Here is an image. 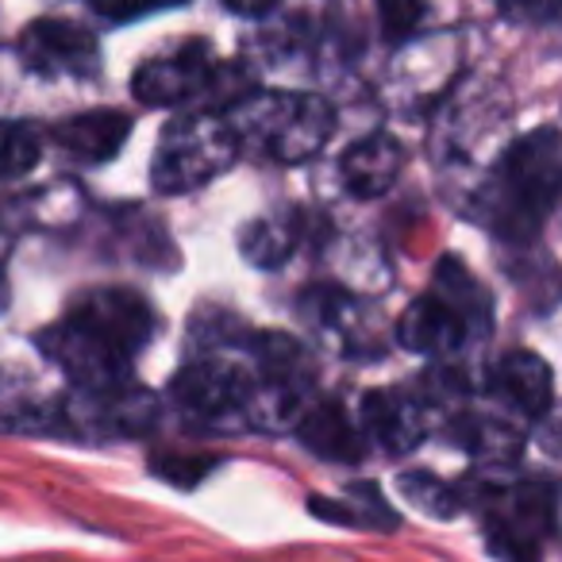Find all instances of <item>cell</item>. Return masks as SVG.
Here are the masks:
<instances>
[{
  "instance_id": "1",
  "label": "cell",
  "mask_w": 562,
  "mask_h": 562,
  "mask_svg": "<svg viewBox=\"0 0 562 562\" xmlns=\"http://www.w3.org/2000/svg\"><path fill=\"white\" fill-rule=\"evenodd\" d=\"M155 313L132 290H93L40 331V351L70 374L78 390L127 382V370L155 336Z\"/></svg>"
},
{
  "instance_id": "2",
  "label": "cell",
  "mask_w": 562,
  "mask_h": 562,
  "mask_svg": "<svg viewBox=\"0 0 562 562\" xmlns=\"http://www.w3.org/2000/svg\"><path fill=\"white\" fill-rule=\"evenodd\" d=\"M559 181L562 150L554 127H539V132L516 139L485 189L482 212L490 227L516 243L536 239L559 201Z\"/></svg>"
},
{
  "instance_id": "3",
  "label": "cell",
  "mask_w": 562,
  "mask_h": 562,
  "mask_svg": "<svg viewBox=\"0 0 562 562\" xmlns=\"http://www.w3.org/2000/svg\"><path fill=\"white\" fill-rule=\"evenodd\" d=\"M235 139L270 162L297 166L316 158L336 135V112L316 93H250L224 112Z\"/></svg>"
},
{
  "instance_id": "4",
  "label": "cell",
  "mask_w": 562,
  "mask_h": 562,
  "mask_svg": "<svg viewBox=\"0 0 562 562\" xmlns=\"http://www.w3.org/2000/svg\"><path fill=\"white\" fill-rule=\"evenodd\" d=\"M485 547L497 562H543L559 531L554 477H524L513 485H485L477 493Z\"/></svg>"
},
{
  "instance_id": "5",
  "label": "cell",
  "mask_w": 562,
  "mask_h": 562,
  "mask_svg": "<svg viewBox=\"0 0 562 562\" xmlns=\"http://www.w3.org/2000/svg\"><path fill=\"white\" fill-rule=\"evenodd\" d=\"M470 297H482L477 281L454 258H447L443 273H436V290L416 297L401 316V347L443 359V355H454L459 347H467V339H477L490 328V308H485V301L470 305Z\"/></svg>"
},
{
  "instance_id": "6",
  "label": "cell",
  "mask_w": 562,
  "mask_h": 562,
  "mask_svg": "<svg viewBox=\"0 0 562 562\" xmlns=\"http://www.w3.org/2000/svg\"><path fill=\"white\" fill-rule=\"evenodd\" d=\"M235 158H239V139L232 124L216 112H193V116H178L166 124L155 162H150V181L158 193L178 196L232 170Z\"/></svg>"
},
{
  "instance_id": "7",
  "label": "cell",
  "mask_w": 562,
  "mask_h": 562,
  "mask_svg": "<svg viewBox=\"0 0 562 562\" xmlns=\"http://www.w3.org/2000/svg\"><path fill=\"white\" fill-rule=\"evenodd\" d=\"M250 370L227 355H201L173 378V401L196 424L209 428H232L247 424Z\"/></svg>"
},
{
  "instance_id": "8",
  "label": "cell",
  "mask_w": 562,
  "mask_h": 562,
  "mask_svg": "<svg viewBox=\"0 0 562 562\" xmlns=\"http://www.w3.org/2000/svg\"><path fill=\"white\" fill-rule=\"evenodd\" d=\"M158 420V401L143 385L116 382L101 390H78L66 405V431L89 439L147 436Z\"/></svg>"
},
{
  "instance_id": "9",
  "label": "cell",
  "mask_w": 562,
  "mask_h": 562,
  "mask_svg": "<svg viewBox=\"0 0 562 562\" xmlns=\"http://www.w3.org/2000/svg\"><path fill=\"white\" fill-rule=\"evenodd\" d=\"M20 63L40 78H70L89 81L101 74V47L93 32L70 20H35L24 27L16 43Z\"/></svg>"
},
{
  "instance_id": "10",
  "label": "cell",
  "mask_w": 562,
  "mask_h": 562,
  "mask_svg": "<svg viewBox=\"0 0 562 562\" xmlns=\"http://www.w3.org/2000/svg\"><path fill=\"white\" fill-rule=\"evenodd\" d=\"M216 74L212 66V50L204 43H181V47L155 55L135 70L132 93L139 104L150 109H170V104H186L193 97L209 93V81Z\"/></svg>"
},
{
  "instance_id": "11",
  "label": "cell",
  "mask_w": 562,
  "mask_h": 562,
  "mask_svg": "<svg viewBox=\"0 0 562 562\" xmlns=\"http://www.w3.org/2000/svg\"><path fill=\"white\" fill-rule=\"evenodd\" d=\"M359 428L367 447L385 454H413L428 439V405L405 390H374L362 397Z\"/></svg>"
},
{
  "instance_id": "12",
  "label": "cell",
  "mask_w": 562,
  "mask_h": 562,
  "mask_svg": "<svg viewBox=\"0 0 562 562\" xmlns=\"http://www.w3.org/2000/svg\"><path fill=\"white\" fill-rule=\"evenodd\" d=\"M490 397L520 420H543L554 401V378L539 355L513 351L490 370Z\"/></svg>"
},
{
  "instance_id": "13",
  "label": "cell",
  "mask_w": 562,
  "mask_h": 562,
  "mask_svg": "<svg viewBox=\"0 0 562 562\" xmlns=\"http://www.w3.org/2000/svg\"><path fill=\"white\" fill-rule=\"evenodd\" d=\"M293 431H297L301 447L324 462H347V467H355V462H362L370 454L362 428L351 420V413L339 401L305 405V413L293 420Z\"/></svg>"
},
{
  "instance_id": "14",
  "label": "cell",
  "mask_w": 562,
  "mask_h": 562,
  "mask_svg": "<svg viewBox=\"0 0 562 562\" xmlns=\"http://www.w3.org/2000/svg\"><path fill=\"white\" fill-rule=\"evenodd\" d=\"M401 166H405L401 143L385 132H374V135L355 139L351 147L344 150L339 173H344L347 193L359 196V201H370V196H382L385 189H393Z\"/></svg>"
},
{
  "instance_id": "15",
  "label": "cell",
  "mask_w": 562,
  "mask_h": 562,
  "mask_svg": "<svg viewBox=\"0 0 562 562\" xmlns=\"http://www.w3.org/2000/svg\"><path fill=\"white\" fill-rule=\"evenodd\" d=\"M132 135V120L124 112H86V116L63 120V124L50 132V139L81 166H101L112 162L120 155V147Z\"/></svg>"
},
{
  "instance_id": "16",
  "label": "cell",
  "mask_w": 562,
  "mask_h": 562,
  "mask_svg": "<svg viewBox=\"0 0 562 562\" xmlns=\"http://www.w3.org/2000/svg\"><path fill=\"white\" fill-rule=\"evenodd\" d=\"M308 513L321 516L339 528H362V531H397L401 513L382 497L374 482H355L339 501L331 497H308Z\"/></svg>"
},
{
  "instance_id": "17",
  "label": "cell",
  "mask_w": 562,
  "mask_h": 562,
  "mask_svg": "<svg viewBox=\"0 0 562 562\" xmlns=\"http://www.w3.org/2000/svg\"><path fill=\"white\" fill-rule=\"evenodd\" d=\"M451 439L459 447H467L477 462H490V467H508L524 451V431L513 428L505 416L462 413L451 424Z\"/></svg>"
},
{
  "instance_id": "18",
  "label": "cell",
  "mask_w": 562,
  "mask_h": 562,
  "mask_svg": "<svg viewBox=\"0 0 562 562\" xmlns=\"http://www.w3.org/2000/svg\"><path fill=\"white\" fill-rule=\"evenodd\" d=\"M301 243V216L293 209L250 220L239 232V250L258 270H278Z\"/></svg>"
},
{
  "instance_id": "19",
  "label": "cell",
  "mask_w": 562,
  "mask_h": 562,
  "mask_svg": "<svg viewBox=\"0 0 562 562\" xmlns=\"http://www.w3.org/2000/svg\"><path fill=\"white\" fill-rule=\"evenodd\" d=\"M397 485L408 497V505L420 508L431 520H454V516L467 508V497H462L459 485L443 482V477L431 474V470H405V474L397 477Z\"/></svg>"
},
{
  "instance_id": "20",
  "label": "cell",
  "mask_w": 562,
  "mask_h": 562,
  "mask_svg": "<svg viewBox=\"0 0 562 562\" xmlns=\"http://www.w3.org/2000/svg\"><path fill=\"white\" fill-rule=\"evenodd\" d=\"M43 135L32 124H0V178H24L40 166Z\"/></svg>"
},
{
  "instance_id": "21",
  "label": "cell",
  "mask_w": 562,
  "mask_h": 562,
  "mask_svg": "<svg viewBox=\"0 0 562 562\" xmlns=\"http://www.w3.org/2000/svg\"><path fill=\"white\" fill-rule=\"evenodd\" d=\"M424 12V0H378V20L390 43H405L420 27Z\"/></svg>"
},
{
  "instance_id": "22",
  "label": "cell",
  "mask_w": 562,
  "mask_h": 562,
  "mask_svg": "<svg viewBox=\"0 0 562 562\" xmlns=\"http://www.w3.org/2000/svg\"><path fill=\"white\" fill-rule=\"evenodd\" d=\"M178 4H186V0H89V9H93L101 20H109V24L143 20V16H150V12L178 9Z\"/></svg>"
},
{
  "instance_id": "23",
  "label": "cell",
  "mask_w": 562,
  "mask_h": 562,
  "mask_svg": "<svg viewBox=\"0 0 562 562\" xmlns=\"http://www.w3.org/2000/svg\"><path fill=\"white\" fill-rule=\"evenodd\" d=\"M497 12L508 24L543 27L559 16V0H497Z\"/></svg>"
},
{
  "instance_id": "24",
  "label": "cell",
  "mask_w": 562,
  "mask_h": 562,
  "mask_svg": "<svg viewBox=\"0 0 562 562\" xmlns=\"http://www.w3.org/2000/svg\"><path fill=\"white\" fill-rule=\"evenodd\" d=\"M227 9L239 12V16H262V12H270L278 0H224Z\"/></svg>"
}]
</instances>
